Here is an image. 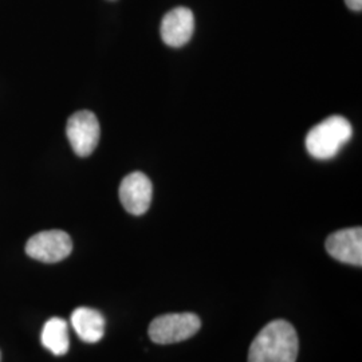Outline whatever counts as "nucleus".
<instances>
[{
    "mask_svg": "<svg viewBox=\"0 0 362 362\" xmlns=\"http://www.w3.org/2000/svg\"><path fill=\"white\" fill-rule=\"evenodd\" d=\"M200 318L194 313L164 314L149 325V337L158 345H169L185 341L200 330Z\"/></svg>",
    "mask_w": 362,
    "mask_h": 362,
    "instance_id": "7ed1b4c3",
    "label": "nucleus"
},
{
    "mask_svg": "<svg viewBox=\"0 0 362 362\" xmlns=\"http://www.w3.org/2000/svg\"><path fill=\"white\" fill-rule=\"evenodd\" d=\"M73 251L71 238L61 230L42 231L28 239L26 254L43 263H58Z\"/></svg>",
    "mask_w": 362,
    "mask_h": 362,
    "instance_id": "39448f33",
    "label": "nucleus"
},
{
    "mask_svg": "<svg viewBox=\"0 0 362 362\" xmlns=\"http://www.w3.org/2000/svg\"><path fill=\"white\" fill-rule=\"evenodd\" d=\"M353 128L342 116H332L315 125L306 136V149L314 158L329 160L351 139Z\"/></svg>",
    "mask_w": 362,
    "mask_h": 362,
    "instance_id": "f03ea898",
    "label": "nucleus"
},
{
    "mask_svg": "<svg viewBox=\"0 0 362 362\" xmlns=\"http://www.w3.org/2000/svg\"><path fill=\"white\" fill-rule=\"evenodd\" d=\"M194 31V13L189 8L177 7L169 11L161 22V38L170 47L187 45Z\"/></svg>",
    "mask_w": 362,
    "mask_h": 362,
    "instance_id": "6e6552de",
    "label": "nucleus"
},
{
    "mask_svg": "<svg viewBox=\"0 0 362 362\" xmlns=\"http://www.w3.org/2000/svg\"><path fill=\"white\" fill-rule=\"evenodd\" d=\"M299 341L293 325L275 320L254 338L248 350V362H296Z\"/></svg>",
    "mask_w": 362,
    "mask_h": 362,
    "instance_id": "f257e3e1",
    "label": "nucleus"
},
{
    "mask_svg": "<svg viewBox=\"0 0 362 362\" xmlns=\"http://www.w3.org/2000/svg\"><path fill=\"white\" fill-rule=\"evenodd\" d=\"M66 134L74 153L79 157H88L100 141V122L94 113L81 110L69 118Z\"/></svg>",
    "mask_w": 362,
    "mask_h": 362,
    "instance_id": "20e7f679",
    "label": "nucleus"
},
{
    "mask_svg": "<svg viewBox=\"0 0 362 362\" xmlns=\"http://www.w3.org/2000/svg\"><path fill=\"white\" fill-rule=\"evenodd\" d=\"M71 325L83 342L94 344L105 334V318L100 311L89 308H78L71 314Z\"/></svg>",
    "mask_w": 362,
    "mask_h": 362,
    "instance_id": "1a4fd4ad",
    "label": "nucleus"
},
{
    "mask_svg": "<svg viewBox=\"0 0 362 362\" xmlns=\"http://www.w3.org/2000/svg\"><path fill=\"white\" fill-rule=\"evenodd\" d=\"M118 194L124 208L132 215L140 216L151 207L153 187L143 172H133L121 181Z\"/></svg>",
    "mask_w": 362,
    "mask_h": 362,
    "instance_id": "423d86ee",
    "label": "nucleus"
},
{
    "mask_svg": "<svg viewBox=\"0 0 362 362\" xmlns=\"http://www.w3.org/2000/svg\"><path fill=\"white\" fill-rule=\"evenodd\" d=\"M40 339H42V345L46 349L50 350L52 354L64 356L70 346L67 322L58 317L50 318L43 326Z\"/></svg>",
    "mask_w": 362,
    "mask_h": 362,
    "instance_id": "9d476101",
    "label": "nucleus"
},
{
    "mask_svg": "<svg viewBox=\"0 0 362 362\" xmlns=\"http://www.w3.org/2000/svg\"><path fill=\"white\" fill-rule=\"evenodd\" d=\"M326 251L341 263L361 267L362 228H346L332 233L326 240Z\"/></svg>",
    "mask_w": 362,
    "mask_h": 362,
    "instance_id": "0eeeda50",
    "label": "nucleus"
},
{
    "mask_svg": "<svg viewBox=\"0 0 362 362\" xmlns=\"http://www.w3.org/2000/svg\"><path fill=\"white\" fill-rule=\"evenodd\" d=\"M346 6L349 7L350 10L353 11H361L362 10V0H345Z\"/></svg>",
    "mask_w": 362,
    "mask_h": 362,
    "instance_id": "9b49d317",
    "label": "nucleus"
}]
</instances>
